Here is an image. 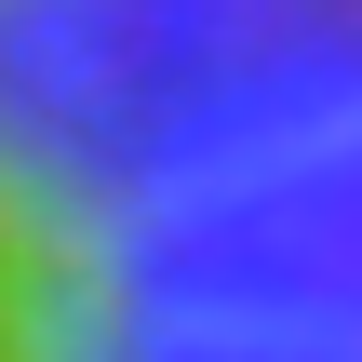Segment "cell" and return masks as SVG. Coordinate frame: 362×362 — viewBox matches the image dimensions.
<instances>
[{
    "instance_id": "6da1fadb",
    "label": "cell",
    "mask_w": 362,
    "mask_h": 362,
    "mask_svg": "<svg viewBox=\"0 0 362 362\" xmlns=\"http://www.w3.org/2000/svg\"><path fill=\"white\" fill-rule=\"evenodd\" d=\"M0 362H362V0H0Z\"/></svg>"
}]
</instances>
